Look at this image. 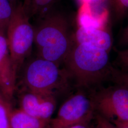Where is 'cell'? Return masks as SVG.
<instances>
[{
    "mask_svg": "<svg viewBox=\"0 0 128 128\" xmlns=\"http://www.w3.org/2000/svg\"><path fill=\"white\" fill-rule=\"evenodd\" d=\"M118 45L122 48L128 47V23L126 27L123 30L119 38Z\"/></svg>",
    "mask_w": 128,
    "mask_h": 128,
    "instance_id": "ac0fdd59",
    "label": "cell"
},
{
    "mask_svg": "<svg viewBox=\"0 0 128 128\" xmlns=\"http://www.w3.org/2000/svg\"><path fill=\"white\" fill-rule=\"evenodd\" d=\"M116 20L120 21L128 12V0H110Z\"/></svg>",
    "mask_w": 128,
    "mask_h": 128,
    "instance_id": "5bb4252c",
    "label": "cell"
},
{
    "mask_svg": "<svg viewBox=\"0 0 128 128\" xmlns=\"http://www.w3.org/2000/svg\"><path fill=\"white\" fill-rule=\"evenodd\" d=\"M17 73L10 54L6 32H0V91L10 104L16 88Z\"/></svg>",
    "mask_w": 128,
    "mask_h": 128,
    "instance_id": "52a82bcc",
    "label": "cell"
},
{
    "mask_svg": "<svg viewBox=\"0 0 128 128\" xmlns=\"http://www.w3.org/2000/svg\"><path fill=\"white\" fill-rule=\"evenodd\" d=\"M34 28V44L38 57L60 65L74 44L66 19L60 14L46 15Z\"/></svg>",
    "mask_w": 128,
    "mask_h": 128,
    "instance_id": "7a4b0ae2",
    "label": "cell"
},
{
    "mask_svg": "<svg viewBox=\"0 0 128 128\" xmlns=\"http://www.w3.org/2000/svg\"><path fill=\"white\" fill-rule=\"evenodd\" d=\"M55 0H30L25 10L29 18L35 17H45Z\"/></svg>",
    "mask_w": 128,
    "mask_h": 128,
    "instance_id": "7c38bea8",
    "label": "cell"
},
{
    "mask_svg": "<svg viewBox=\"0 0 128 128\" xmlns=\"http://www.w3.org/2000/svg\"><path fill=\"white\" fill-rule=\"evenodd\" d=\"M20 109L39 119L50 121L56 106V97L28 90L22 95Z\"/></svg>",
    "mask_w": 128,
    "mask_h": 128,
    "instance_id": "ba28073f",
    "label": "cell"
},
{
    "mask_svg": "<svg viewBox=\"0 0 128 128\" xmlns=\"http://www.w3.org/2000/svg\"><path fill=\"white\" fill-rule=\"evenodd\" d=\"M23 80L28 90L56 97L59 92L67 91L71 78L64 68L55 62L38 58L27 64Z\"/></svg>",
    "mask_w": 128,
    "mask_h": 128,
    "instance_id": "3957f363",
    "label": "cell"
},
{
    "mask_svg": "<svg viewBox=\"0 0 128 128\" xmlns=\"http://www.w3.org/2000/svg\"><path fill=\"white\" fill-rule=\"evenodd\" d=\"M0 98H3L5 99L4 96H2V92H1L0 91Z\"/></svg>",
    "mask_w": 128,
    "mask_h": 128,
    "instance_id": "603a6c76",
    "label": "cell"
},
{
    "mask_svg": "<svg viewBox=\"0 0 128 128\" xmlns=\"http://www.w3.org/2000/svg\"><path fill=\"white\" fill-rule=\"evenodd\" d=\"M12 109L10 104L0 98V128H11L10 118Z\"/></svg>",
    "mask_w": 128,
    "mask_h": 128,
    "instance_id": "9a60e30c",
    "label": "cell"
},
{
    "mask_svg": "<svg viewBox=\"0 0 128 128\" xmlns=\"http://www.w3.org/2000/svg\"><path fill=\"white\" fill-rule=\"evenodd\" d=\"M79 88L60 107L56 116L51 119L50 128H64L78 124L88 123L96 110L92 94Z\"/></svg>",
    "mask_w": 128,
    "mask_h": 128,
    "instance_id": "5b68a950",
    "label": "cell"
},
{
    "mask_svg": "<svg viewBox=\"0 0 128 128\" xmlns=\"http://www.w3.org/2000/svg\"><path fill=\"white\" fill-rule=\"evenodd\" d=\"M109 53L90 44L74 42L63 63L64 68L78 88L91 90L110 81L124 84L126 74L113 66Z\"/></svg>",
    "mask_w": 128,
    "mask_h": 128,
    "instance_id": "6da1fadb",
    "label": "cell"
},
{
    "mask_svg": "<svg viewBox=\"0 0 128 128\" xmlns=\"http://www.w3.org/2000/svg\"><path fill=\"white\" fill-rule=\"evenodd\" d=\"M103 3L81 5L78 15V27H108L109 11L101 4Z\"/></svg>",
    "mask_w": 128,
    "mask_h": 128,
    "instance_id": "30bf717a",
    "label": "cell"
},
{
    "mask_svg": "<svg viewBox=\"0 0 128 128\" xmlns=\"http://www.w3.org/2000/svg\"><path fill=\"white\" fill-rule=\"evenodd\" d=\"M15 7L9 0H0V32H6Z\"/></svg>",
    "mask_w": 128,
    "mask_h": 128,
    "instance_id": "4fadbf2b",
    "label": "cell"
},
{
    "mask_svg": "<svg viewBox=\"0 0 128 128\" xmlns=\"http://www.w3.org/2000/svg\"><path fill=\"white\" fill-rule=\"evenodd\" d=\"M110 121L116 128H128V122H120L116 120Z\"/></svg>",
    "mask_w": 128,
    "mask_h": 128,
    "instance_id": "d6986e66",
    "label": "cell"
},
{
    "mask_svg": "<svg viewBox=\"0 0 128 128\" xmlns=\"http://www.w3.org/2000/svg\"><path fill=\"white\" fill-rule=\"evenodd\" d=\"M117 54L116 62L122 68V71L128 74V48L116 50Z\"/></svg>",
    "mask_w": 128,
    "mask_h": 128,
    "instance_id": "2e32d148",
    "label": "cell"
},
{
    "mask_svg": "<svg viewBox=\"0 0 128 128\" xmlns=\"http://www.w3.org/2000/svg\"><path fill=\"white\" fill-rule=\"evenodd\" d=\"M96 110L108 120L128 122V87L122 84L92 93Z\"/></svg>",
    "mask_w": 128,
    "mask_h": 128,
    "instance_id": "8992f818",
    "label": "cell"
},
{
    "mask_svg": "<svg viewBox=\"0 0 128 128\" xmlns=\"http://www.w3.org/2000/svg\"><path fill=\"white\" fill-rule=\"evenodd\" d=\"M100 128V127H99V126H98V125H97V126H96V128Z\"/></svg>",
    "mask_w": 128,
    "mask_h": 128,
    "instance_id": "cb8c5ba5",
    "label": "cell"
},
{
    "mask_svg": "<svg viewBox=\"0 0 128 128\" xmlns=\"http://www.w3.org/2000/svg\"><path fill=\"white\" fill-rule=\"evenodd\" d=\"M127 87H128V84H127Z\"/></svg>",
    "mask_w": 128,
    "mask_h": 128,
    "instance_id": "d4e9b609",
    "label": "cell"
},
{
    "mask_svg": "<svg viewBox=\"0 0 128 128\" xmlns=\"http://www.w3.org/2000/svg\"><path fill=\"white\" fill-rule=\"evenodd\" d=\"M22 4L17 5L6 31L10 54L16 70L30 56L34 43V28Z\"/></svg>",
    "mask_w": 128,
    "mask_h": 128,
    "instance_id": "277c9868",
    "label": "cell"
},
{
    "mask_svg": "<svg viewBox=\"0 0 128 128\" xmlns=\"http://www.w3.org/2000/svg\"><path fill=\"white\" fill-rule=\"evenodd\" d=\"M64 128H89L88 123H82V124H78L74 125L71 126Z\"/></svg>",
    "mask_w": 128,
    "mask_h": 128,
    "instance_id": "ffe728a7",
    "label": "cell"
},
{
    "mask_svg": "<svg viewBox=\"0 0 128 128\" xmlns=\"http://www.w3.org/2000/svg\"><path fill=\"white\" fill-rule=\"evenodd\" d=\"M30 0H24V3L23 4L24 9L26 10L27 8L30 3Z\"/></svg>",
    "mask_w": 128,
    "mask_h": 128,
    "instance_id": "44dd1931",
    "label": "cell"
},
{
    "mask_svg": "<svg viewBox=\"0 0 128 128\" xmlns=\"http://www.w3.org/2000/svg\"><path fill=\"white\" fill-rule=\"evenodd\" d=\"M9 0L11 2L12 4L14 5V7H15L17 5L16 4L17 0Z\"/></svg>",
    "mask_w": 128,
    "mask_h": 128,
    "instance_id": "7402d4cb",
    "label": "cell"
},
{
    "mask_svg": "<svg viewBox=\"0 0 128 128\" xmlns=\"http://www.w3.org/2000/svg\"><path fill=\"white\" fill-rule=\"evenodd\" d=\"M73 38L76 43L90 44L108 53H110L113 43L112 35L108 27H78Z\"/></svg>",
    "mask_w": 128,
    "mask_h": 128,
    "instance_id": "9c48e42d",
    "label": "cell"
},
{
    "mask_svg": "<svg viewBox=\"0 0 128 128\" xmlns=\"http://www.w3.org/2000/svg\"><path fill=\"white\" fill-rule=\"evenodd\" d=\"M97 125L101 128H116L112 123L100 114L97 115Z\"/></svg>",
    "mask_w": 128,
    "mask_h": 128,
    "instance_id": "e0dca14e",
    "label": "cell"
},
{
    "mask_svg": "<svg viewBox=\"0 0 128 128\" xmlns=\"http://www.w3.org/2000/svg\"><path fill=\"white\" fill-rule=\"evenodd\" d=\"M10 119L11 128H46L50 122L33 116L20 108L12 109Z\"/></svg>",
    "mask_w": 128,
    "mask_h": 128,
    "instance_id": "8fae6325",
    "label": "cell"
}]
</instances>
